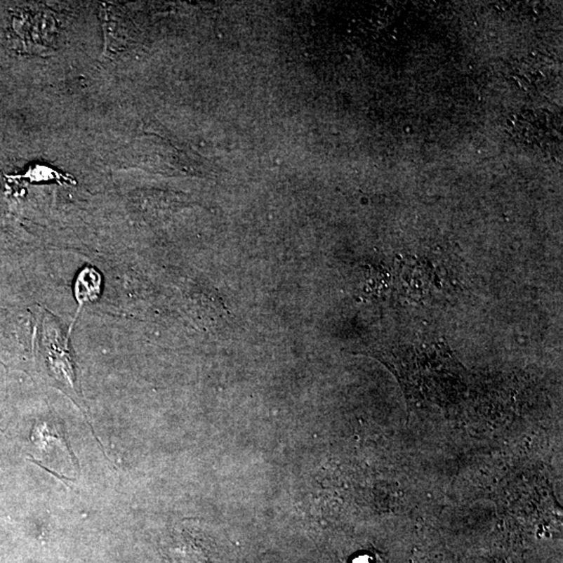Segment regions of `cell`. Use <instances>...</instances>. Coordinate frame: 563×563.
Masks as SVG:
<instances>
[{"mask_svg":"<svg viewBox=\"0 0 563 563\" xmlns=\"http://www.w3.org/2000/svg\"><path fill=\"white\" fill-rule=\"evenodd\" d=\"M70 333L66 334L58 318L43 309L39 337L40 352L49 377L77 397V378L75 363L71 355Z\"/></svg>","mask_w":563,"mask_h":563,"instance_id":"6da1fadb","label":"cell"},{"mask_svg":"<svg viewBox=\"0 0 563 563\" xmlns=\"http://www.w3.org/2000/svg\"><path fill=\"white\" fill-rule=\"evenodd\" d=\"M102 277L100 272L91 266L84 267L77 274L73 286L75 300L79 303L77 314L84 305L96 302L102 296Z\"/></svg>","mask_w":563,"mask_h":563,"instance_id":"7a4b0ae2","label":"cell"}]
</instances>
